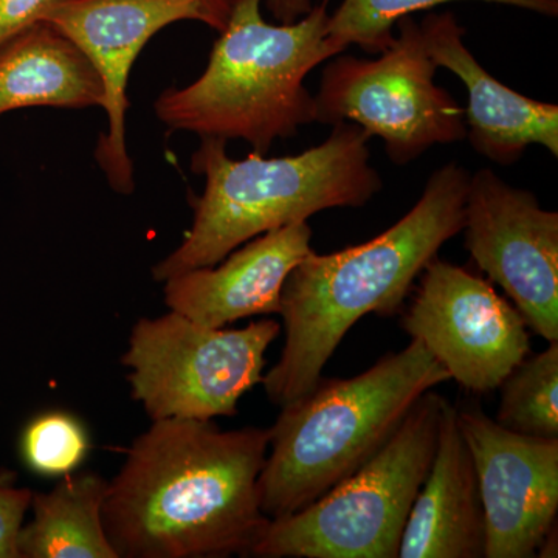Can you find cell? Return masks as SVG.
<instances>
[{"label":"cell","mask_w":558,"mask_h":558,"mask_svg":"<svg viewBox=\"0 0 558 558\" xmlns=\"http://www.w3.org/2000/svg\"><path fill=\"white\" fill-rule=\"evenodd\" d=\"M307 222L290 223L253 238L216 266L163 281L165 304L197 325L227 328L238 319L279 315L290 271L311 248Z\"/></svg>","instance_id":"4fadbf2b"},{"label":"cell","mask_w":558,"mask_h":558,"mask_svg":"<svg viewBox=\"0 0 558 558\" xmlns=\"http://www.w3.org/2000/svg\"><path fill=\"white\" fill-rule=\"evenodd\" d=\"M31 488L0 484V558H20L17 535L32 505Z\"/></svg>","instance_id":"44dd1931"},{"label":"cell","mask_w":558,"mask_h":558,"mask_svg":"<svg viewBox=\"0 0 558 558\" xmlns=\"http://www.w3.org/2000/svg\"><path fill=\"white\" fill-rule=\"evenodd\" d=\"M13 481L14 473L7 469H0V484H13Z\"/></svg>","instance_id":"484cf974"},{"label":"cell","mask_w":558,"mask_h":558,"mask_svg":"<svg viewBox=\"0 0 558 558\" xmlns=\"http://www.w3.org/2000/svg\"><path fill=\"white\" fill-rule=\"evenodd\" d=\"M234 0H208L211 9L218 14L219 20L223 22V25L229 21L231 7H233Z\"/></svg>","instance_id":"d4e9b609"},{"label":"cell","mask_w":558,"mask_h":558,"mask_svg":"<svg viewBox=\"0 0 558 558\" xmlns=\"http://www.w3.org/2000/svg\"><path fill=\"white\" fill-rule=\"evenodd\" d=\"M180 21L204 22L218 33L226 27L208 0H51L40 16L68 36L100 76L109 123L95 159L116 193L131 194L135 186L126 143L131 70L153 36Z\"/></svg>","instance_id":"8fae6325"},{"label":"cell","mask_w":558,"mask_h":558,"mask_svg":"<svg viewBox=\"0 0 558 558\" xmlns=\"http://www.w3.org/2000/svg\"><path fill=\"white\" fill-rule=\"evenodd\" d=\"M450 374L418 340L349 379H319L281 407L259 475L260 508L292 515L347 480L396 432L411 407Z\"/></svg>","instance_id":"5b68a950"},{"label":"cell","mask_w":558,"mask_h":558,"mask_svg":"<svg viewBox=\"0 0 558 558\" xmlns=\"http://www.w3.org/2000/svg\"><path fill=\"white\" fill-rule=\"evenodd\" d=\"M369 140L359 124L341 121L322 145L299 156L253 153L234 160L226 140L202 138L191 157V170L205 178L202 196L191 197L193 226L150 269L154 281L216 266L253 238L325 209L365 207L384 186L369 161Z\"/></svg>","instance_id":"3957f363"},{"label":"cell","mask_w":558,"mask_h":558,"mask_svg":"<svg viewBox=\"0 0 558 558\" xmlns=\"http://www.w3.org/2000/svg\"><path fill=\"white\" fill-rule=\"evenodd\" d=\"M329 2L292 24L274 25L264 21L260 0H234L204 73L190 86L161 92L157 119L201 138L244 140L256 154L295 137L315 123L306 76L337 57L326 39Z\"/></svg>","instance_id":"277c9868"},{"label":"cell","mask_w":558,"mask_h":558,"mask_svg":"<svg viewBox=\"0 0 558 558\" xmlns=\"http://www.w3.org/2000/svg\"><path fill=\"white\" fill-rule=\"evenodd\" d=\"M453 2L498 3L548 17L558 14V0H343L339 9L329 14L326 39L337 54L344 53L349 46L380 54L395 43L399 20Z\"/></svg>","instance_id":"ac0fdd59"},{"label":"cell","mask_w":558,"mask_h":558,"mask_svg":"<svg viewBox=\"0 0 558 558\" xmlns=\"http://www.w3.org/2000/svg\"><path fill=\"white\" fill-rule=\"evenodd\" d=\"M462 231L476 266L505 290L527 328L558 341V213L483 168L470 174Z\"/></svg>","instance_id":"30bf717a"},{"label":"cell","mask_w":558,"mask_h":558,"mask_svg":"<svg viewBox=\"0 0 558 558\" xmlns=\"http://www.w3.org/2000/svg\"><path fill=\"white\" fill-rule=\"evenodd\" d=\"M270 428L153 421L134 439L102 502L119 558L250 557L269 517L259 475Z\"/></svg>","instance_id":"6da1fadb"},{"label":"cell","mask_w":558,"mask_h":558,"mask_svg":"<svg viewBox=\"0 0 558 558\" xmlns=\"http://www.w3.org/2000/svg\"><path fill=\"white\" fill-rule=\"evenodd\" d=\"M279 332L271 318L242 329L207 328L174 311L140 318L121 357L131 398L150 421L234 417L242 396L263 381Z\"/></svg>","instance_id":"52a82bcc"},{"label":"cell","mask_w":558,"mask_h":558,"mask_svg":"<svg viewBox=\"0 0 558 558\" xmlns=\"http://www.w3.org/2000/svg\"><path fill=\"white\" fill-rule=\"evenodd\" d=\"M557 523L554 524L553 527L549 529L548 534L545 535V538L542 539L537 549V556L542 558H556L558 556V542H557Z\"/></svg>","instance_id":"cb8c5ba5"},{"label":"cell","mask_w":558,"mask_h":558,"mask_svg":"<svg viewBox=\"0 0 558 558\" xmlns=\"http://www.w3.org/2000/svg\"><path fill=\"white\" fill-rule=\"evenodd\" d=\"M444 399L433 389L422 395L351 476L299 512L270 520L250 557L398 558L438 447Z\"/></svg>","instance_id":"8992f818"},{"label":"cell","mask_w":558,"mask_h":558,"mask_svg":"<svg viewBox=\"0 0 558 558\" xmlns=\"http://www.w3.org/2000/svg\"><path fill=\"white\" fill-rule=\"evenodd\" d=\"M109 481L68 473L46 494L33 492V519L17 535L20 558H119L102 526Z\"/></svg>","instance_id":"e0dca14e"},{"label":"cell","mask_w":558,"mask_h":558,"mask_svg":"<svg viewBox=\"0 0 558 558\" xmlns=\"http://www.w3.org/2000/svg\"><path fill=\"white\" fill-rule=\"evenodd\" d=\"M264 2L279 24H292L306 16L314 7L312 0H264Z\"/></svg>","instance_id":"603a6c76"},{"label":"cell","mask_w":558,"mask_h":558,"mask_svg":"<svg viewBox=\"0 0 558 558\" xmlns=\"http://www.w3.org/2000/svg\"><path fill=\"white\" fill-rule=\"evenodd\" d=\"M22 451L28 468L39 475L64 476L78 469L89 453V438L78 418L50 411L25 429Z\"/></svg>","instance_id":"ffe728a7"},{"label":"cell","mask_w":558,"mask_h":558,"mask_svg":"<svg viewBox=\"0 0 558 558\" xmlns=\"http://www.w3.org/2000/svg\"><path fill=\"white\" fill-rule=\"evenodd\" d=\"M501 427L535 438H558V341L519 363L501 385Z\"/></svg>","instance_id":"d6986e66"},{"label":"cell","mask_w":558,"mask_h":558,"mask_svg":"<svg viewBox=\"0 0 558 558\" xmlns=\"http://www.w3.org/2000/svg\"><path fill=\"white\" fill-rule=\"evenodd\" d=\"M469 180L470 172L450 161L429 175L421 199L379 236L328 255L312 250L296 264L281 292L284 348L260 381L274 405L281 409L317 385L360 318L402 312L416 278L464 229Z\"/></svg>","instance_id":"7a4b0ae2"},{"label":"cell","mask_w":558,"mask_h":558,"mask_svg":"<svg viewBox=\"0 0 558 558\" xmlns=\"http://www.w3.org/2000/svg\"><path fill=\"white\" fill-rule=\"evenodd\" d=\"M486 521L478 476L458 424V407L444 399L438 447L411 508L400 558H484Z\"/></svg>","instance_id":"9a60e30c"},{"label":"cell","mask_w":558,"mask_h":558,"mask_svg":"<svg viewBox=\"0 0 558 558\" xmlns=\"http://www.w3.org/2000/svg\"><path fill=\"white\" fill-rule=\"evenodd\" d=\"M51 0H0V46L38 24Z\"/></svg>","instance_id":"7402d4cb"},{"label":"cell","mask_w":558,"mask_h":558,"mask_svg":"<svg viewBox=\"0 0 558 558\" xmlns=\"http://www.w3.org/2000/svg\"><path fill=\"white\" fill-rule=\"evenodd\" d=\"M395 43L377 60L337 54L322 73L315 123L351 121L379 137L388 159L405 167L436 145L468 137L465 110L436 86L438 65L413 16L396 24Z\"/></svg>","instance_id":"ba28073f"},{"label":"cell","mask_w":558,"mask_h":558,"mask_svg":"<svg viewBox=\"0 0 558 558\" xmlns=\"http://www.w3.org/2000/svg\"><path fill=\"white\" fill-rule=\"evenodd\" d=\"M92 62L57 28L38 22L0 46V116L25 108L102 106Z\"/></svg>","instance_id":"2e32d148"},{"label":"cell","mask_w":558,"mask_h":558,"mask_svg":"<svg viewBox=\"0 0 558 558\" xmlns=\"http://www.w3.org/2000/svg\"><path fill=\"white\" fill-rule=\"evenodd\" d=\"M425 47L438 68L468 90V138L476 154L512 167L532 145L558 157V106L524 97L487 72L464 44L465 28L450 11H428L421 21Z\"/></svg>","instance_id":"5bb4252c"},{"label":"cell","mask_w":558,"mask_h":558,"mask_svg":"<svg viewBox=\"0 0 558 558\" xmlns=\"http://www.w3.org/2000/svg\"><path fill=\"white\" fill-rule=\"evenodd\" d=\"M402 328L424 343L450 379L476 395L498 389L531 354L519 310L487 279L438 256L422 271Z\"/></svg>","instance_id":"9c48e42d"},{"label":"cell","mask_w":558,"mask_h":558,"mask_svg":"<svg viewBox=\"0 0 558 558\" xmlns=\"http://www.w3.org/2000/svg\"><path fill=\"white\" fill-rule=\"evenodd\" d=\"M458 424L478 476L484 558H532L557 523L558 438L520 435L480 407L458 409Z\"/></svg>","instance_id":"7c38bea8"}]
</instances>
